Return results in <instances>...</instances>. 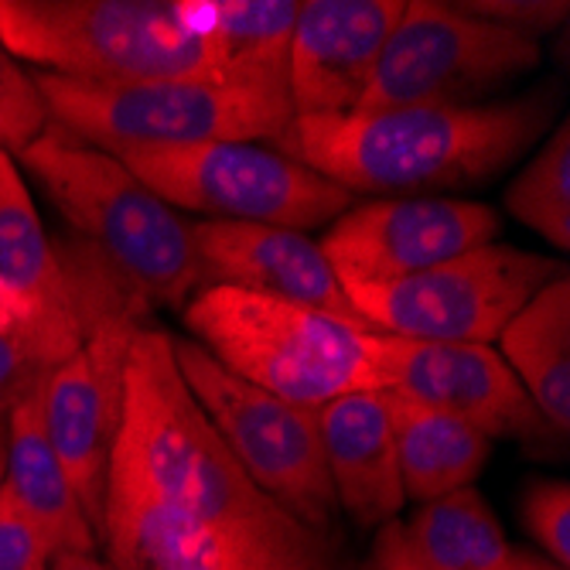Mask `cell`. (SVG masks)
<instances>
[{
  "label": "cell",
  "mask_w": 570,
  "mask_h": 570,
  "mask_svg": "<svg viewBox=\"0 0 570 570\" xmlns=\"http://www.w3.org/2000/svg\"><path fill=\"white\" fill-rule=\"evenodd\" d=\"M107 485L158 499L277 570H332L328 540L256 489L223 444L188 393L165 332L140 328L130 342Z\"/></svg>",
  "instance_id": "1"
},
{
  "label": "cell",
  "mask_w": 570,
  "mask_h": 570,
  "mask_svg": "<svg viewBox=\"0 0 570 570\" xmlns=\"http://www.w3.org/2000/svg\"><path fill=\"white\" fill-rule=\"evenodd\" d=\"M499 355L523 383L540 417L567 438L570 431V281L543 284L502 328Z\"/></svg>",
  "instance_id": "21"
},
{
  "label": "cell",
  "mask_w": 570,
  "mask_h": 570,
  "mask_svg": "<svg viewBox=\"0 0 570 570\" xmlns=\"http://www.w3.org/2000/svg\"><path fill=\"white\" fill-rule=\"evenodd\" d=\"M537 66L540 38L475 18L458 4L413 0L403 8L355 110L472 107Z\"/></svg>",
  "instance_id": "9"
},
{
  "label": "cell",
  "mask_w": 570,
  "mask_h": 570,
  "mask_svg": "<svg viewBox=\"0 0 570 570\" xmlns=\"http://www.w3.org/2000/svg\"><path fill=\"white\" fill-rule=\"evenodd\" d=\"M51 550L45 537L24 520L8 499L0 495V570H48Z\"/></svg>",
  "instance_id": "28"
},
{
  "label": "cell",
  "mask_w": 570,
  "mask_h": 570,
  "mask_svg": "<svg viewBox=\"0 0 570 570\" xmlns=\"http://www.w3.org/2000/svg\"><path fill=\"white\" fill-rule=\"evenodd\" d=\"M505 209L557 249L570 246V124L560 120L537 158L505 188Z\"/></svg>",
  "instance_id": "23"
},
{
  "label": "cell",
  "mask_w": 570,
  "mask_h": 570,
  "mask_svg": "<svg viewBox=\"0 0 570 570\" xmlns=\"http://www.w3.org/2000/svg\"><path fill=\"white\" fill-rule=\"evenodd\" d=\"M195 249L205 287H236L304 307L325 311L335 318L362 322L358 311L325 261L322 243L307 233L256 223H191ZM366 325V322H362Z\"/></svg>",
  "instance_id": "14"
},
{
  "label": "cell",
  "mask_w": 570,
  "mask_h": 570,
  "mask_svg": "<svg viewBox=\"0 0 570 570\" xmlns=\"http://www.w3.org/2000/svg\"><path fill=\"white\" fill-rule=\"evenodd\" d=\"M403 8L406 0H304L287 72L294 117L352 114Z\"/></svg>",
  "instance_id": "13"
},
{
  "label": "cell",
  "mask_w": 570,
  "mask_h": 570,
  "mask_svg": "<svg viewBox=\"0 0 570 570\" xmlns=\"http://www.w3.org/2000/svg\"><path fill=\"white\" fill-rule=\"evenodd\" d=\"M520 512L543 557L557 567H570V485L557 479L530 482Z\"/></svg>",
  "instance_id": "26"
},
{
  "label": "cell",
  "mask_w": 570,
  "mask_h": 570,
  "mask_svg": "<svg viewBox=\"0 0 570 570\" xmlns=\"http://www.w3.org/2000/svg\"><path fill=\"white\" fill-rule=\"evenodd\" d=\"M297 0H202L188 4L209 48V76L229 89L287 99Z\"/></svg>",
  "instance_id": "18"
},
{
  "label": "cell",
  "mask_w": 570,
  "mask_h": 570,
  "mask_svg": "<svg viewBox=\"0 0 570 570\" xmlns=\"http://www.w3.org/2000/svg\"><path fill=\"white\" fill-rule=\"evenodd\" d=\"M458 8L509 31H523L530 38H540L543 31L557 28L570 11L563 0H557V4H550V0H472V4Z\"/></svg>",
  "instance_id": "27"
},
{
  "label": "cell",
  "mask_w": 570,
  "mask_h": 570,
  "mask_svg": "<svg viewBox=\"0 0 570 570\" xmlns=\"http://www.w3.org/2000/svg\"><path fill=\"white\" fill-rule=\"evenodd\" d=\"M8 485V410H0V495Z\"/></svg>",
  "instance_id": "32"
},
{
  "label": "cell",
  "mask_w": 570,
  "mask_h": 570,
  "mask_svg": "<svg viewBox=\"0 0 570 570\" xmlns=\"http://www.w3.org/2000/svg\"><path fill=\"white\" fill-rule=\"evenodd\" d=\"M14 161L144 315L150 307H185L205 287L191 223L120 158L48 127Z\"/></svg>",
  "instance_id": "3"
},
{
  "label": "cell",
  "mask_w": 570,
  "mask_h": 570,
  "mask_svg": "<svg viewBox=\"0 0 570 570\" xmlns=\"http://www.w3.org/2000/svg\"><path fill=\"white\" fill-rule=\"evenodd\" d=\"M553 96L472 107L352 110L294 117L277 140L294 161L355 195L479 185L509 168L547 130Z\"/></svg>",
  "instance_id": "2"
},
{
  "label": "cell",
  "mask_w": 570,
  "mask_h": 570,
  "mask_svg": "<svg viewBox=\"0 0 570 570\" xmlns=\"http://www.w3.org/2000/svg\"><path fill=\"white\" fill-rule=\"evenodd\" d=\"M35 86L51 127L110 158L219 140H281L294 120L287 99L239 92L216 79L96 86L35 72Z\"/></svg>",
  "instance_id": "6"
},
{
  "label": "cell",
  "mask_w": 570,
  "mask_h": 570,
  "mask_svg": "<svg viewBox=\"0 0 570 570\" xmlns=\"http://www.w3.org/2000/svg\"><path fill=\"white\" fill-rule=\"evenodd\" d=\"M373 355L380 390L444 410L489 441L512 438L530 448H553L563 441L540 417L495 345L410 342L373 332Z\"/></svg>",
  "instance_id": "12"
},
{
  "label": "cell",
  "mask_w": 570,
  "mask_h": 570,
  "mask_svg": "<svg viewBox=\"0 0 570 570\" xmlns=\"http://www.w3.org/2000/svg\"><path fill=\"white\" fill-rule=\"evenodd\" d=\"M185 325L233 376L301 406L380 390L373 328L362 322L253 291L202 287L185 304Z\"/></svg>",
  "instance_id": "4"
},
{
  "label": "cell",
  "mask_w": 570,
  "mask_h": 570,
  "mask_svg": "<svg viewBox=\"0 0 570 570\" xmlns=\"http://www.w3.org/2000/svg\"><path fill=\"white\" fill-rule=\"evenodd\" d=\"M171 209L223 223L284 229L332 226L355 202L345 188L294 161L281 147L219 140L178 150H144L120 158Z\"/></svg>",
  "instance_id": "8"
},
{
  "label": "cell",
  "mask_w": 570,
  "mask_h": 570,
  "mask_svg": "<svg viewBox=\"0 0 570 570\" xmlns=\"http://www.w3.org/2000/svg\"><path fill=\"white\" fill-rule=\"evenodd\" d=\"M8 499L45 537L51 557L96 553V530L89 527L79 495L62 469L41 424V383L8 410Z\"/></svg>",
  "instance_id": "19"
},
{
  "label": "cell",
  "mask_w": 570,
  "mask_h": 570,
  "mask_svg": "<svg viewBox=\"0 0 570 570\" xmlns=\"http://www.w3.org/2000/svg\"><path fill=\"white\" fill-rule=\"evenodd\" d=\"M48 127L51 124L35 86V72H24V66L0 48V150L14 158Z\"/></svg>",
  "instance_id": "25"
},
{
  "label": "cell",
  "mask_w": 570,
  "mask_h": 570,
  "mask_svg": "<svg viewBox=\"0 0 570 570\" xmlns=\"http://www.w3.org/2000/svg\"><path fill=\"white\" fill-rule=\"evenodd\" d=\"M366 570H431V567L417 557V550L410 547L403 523L390 520L380 527V533L373 540V553H370Z\"/></svg>",
  "instance_id": "29"
},
{
  "label": "cell",
  "mask_w": 570,
  "mask_h": 570,
  "mask_svg": "<svg viewBox=\"0 0 570 570\" xmlns=\"http://www.w3.org/2000/svg\"><path fill=\"white\" fill-rule=\"evenodd\" d=\"M515 570H567V567H557L553 560L537 557L530 550H515Z\"/></svg>",
  "instance_id": "31"
},
{
  "label": "cell",
  "mask_w": 570,
  "mask_h": 570,
  "mask_svg": "<svg viewBox=\"0 0 570 570\" xmlns=\"http://www.w3.org/2000/svg\"><path fill=\"white\" fill-rule=\"evenodd\" d=\"M79 332L4 328L0 332V410H11L51 370L79 348Z\"/></svg>",
  "instance_id": "24"
},
{
  "label": "cell",
  "mask_w": 570,
  "mask_h": 570,
  "mask_svg": "<svg viewBox=\"0 0 570 570\" xmlns=\"http://www.w3.org/2000/svg\"><path fill=\"white\" fill-rule=\"evenodd\" d=\"M114 570H277L137 489L107 485L102 533Z\"/></svg>",
  "instance_id": "17"
},
{
  "label": "cell",
  "mask_w": 570,
  "mask_h": 570,
  "mask_svg": "<svg viewBox=\"0 0 570 570\" xmlns=\"http://www.w3.org/2000/svg\"><path fill=\"white\" fill-rule=\"evenodd\" d=\"M386 400L403 495L424 505L458 489H472L492 454V441L444 410L396 393H386Z\"/></svg>",
  "instance_id": "20"
},
{
  "label": "cell",
  "mask_w": 570,
  "mask_h": 570,
  "mask_svg": "<svg viewBox=\"0 0 570 570\" xmlns=\"http://www.w3.org/2000/svg\"><path fill=\"white\" fill-rule=\"evenodd\" d=\"M0 48L96 86L213 79L209 48L178 0H0Z\"/></svg>",
  "instance_id": "5"
},
{
  "label": "cell",
  "mask_w": 570,
  "mask_h": 570,
  "mask_svg": "<svg viewBox=\"0 0 570 570\" xmlns=\"http://www.w3.org/2000/svg\"><path fill=\"white\" fill-rule=\"evenodd\" d=\"M48 570H114L107 560H99L96 553H59L51 557Z\"/></svg>",
  "instance_id": "30"
},
{
  "label": "cell",
  "mask_w": 570,
  "mask_h": 570,
  "mask_svg": "<svg viewBox=\"0 0 570 570\" xmlns=\"http://www.w3.org/2000/svg\"><path fill=\"white\" fill-rule=\"evenodd\" d=\"M560 274L567 267L550 256L495 239L424 274L348 291V297L358 318L380 335L492 345L515 311Z\"/></svg>",
  "instance_id": "10"
},
{
  "label": "cell",
  "mask_w": 570,
  "mask_h": 570,
  "mask_svg": "<svg viewBox=\"0 0 570 570\" xmlns=\"http://www.w3.org/2000/svg\"><path fill=\"white\" fill-rule=\"evenodd\" d=\"M403 533L431 570H515V550L475 489L424 502Z\"/></svg>",
  "instance_id": "22"
},
{
  "label": "cell",
  "mask_w": 570,
  "mask_h": 570,
  "mask_svg": "<svg viewBox=\"0 0 570 570\" xmlns=\"http://www.w3.org/2000/svg\"><path fill=\"white\" fill-rule=\"evenodd\" d=\"M495 209L448 195H400L348 209L318 239L345 291L393 284L495 243Z\"/></svg>",
  "instance_id": "11"
},
{
  "label": "cell",
  "mask_w": 570,
  "mask_h": 570,
  "mask_svg": "<svg viewBox=\"0 0 570 570\" xmlns=\"http://www.w3.org/2000/svg\"><path fill=\"white\" fill-rule=\"evenodd\" d=\"M322 451L335 502L358 527H383L403 509V482L383 390H358L318 406Z\"/></svg>",
  "instance_id": "15"
},
{
  "label": "cell",
  "mask_w": 570,
  "mask_h": 570,
  "mask_svg": "<svg viewBox=\"0 0 570 570\" xmlns=\"http://www.w3.org/2000/svg\"><path fill=\"white\" fill-rule=\"evenodd\" d=\"M175 366L249 482L307 530L328 533L335 489L322 451L318 406H301L233 376L195 338H171Z\"/></svg>",
  "instance_id": "7"
},
{
  "label": "cell",
  "mask_w": 570,
  "mask_h": 570,
  "mask_svg": "<svg viewBox=\"0 0 570 570\" xmlns=\"http://www.w3.org/2000/svg\"><path fill=\"white\" fill-rule=\"evenodd\" d=\"M62 328L79 332L56 243L31 202L11 154L0 150V332Z\"/></svg>",
  "instance_id": "16"
}]
</instances>
